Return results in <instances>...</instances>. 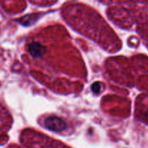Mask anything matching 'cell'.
<instances>
[{"mask_svg": "<svg viewBox=\"0 0 148 148\" xmlns=\"http://www.w3.org/2000/svg\"><path fill=\"white\" fill-rule=\"evenodd\" d=\"M46 129L53 132H62L66 128V124L61 119L56 116H51L44 121Z\"/></svg>", "mask_w": 148, "mask_h": 148, "instance_id": "cell-1", "label": "cell"}, {"mask_svg": "<svg viewBox=\"0 0 148 148\" xmlns=\"http://www.w3.org/2000/svg\"><path fill=\"white\" fill-rule=\"evenodd\" d=\"M29 51L31 53L32 56L34 57H38L43 54L44 52V49L41 45L34 42L29 46Z\"/></svg>", "mask_w": 148, "mask_h": 148, "instance_id": "cell-2", "label": "cell"}, {"mask_svg": "<svg viewBox=\"0 0 148 148\" xmlns=\"http://www.w3.org/2000/svg\"><path fill=\"white\" fill-rule=\"evenodd\" d=\"M96 88V90H95L94 91V92H98L99 91H100V86H99V84H97V83H94V85H92V90H94Z\"/></svg>", "mask_w": 148, "mask_h": 148, "instance_id": "cell-3", "label": "cell"}]
</instances>
